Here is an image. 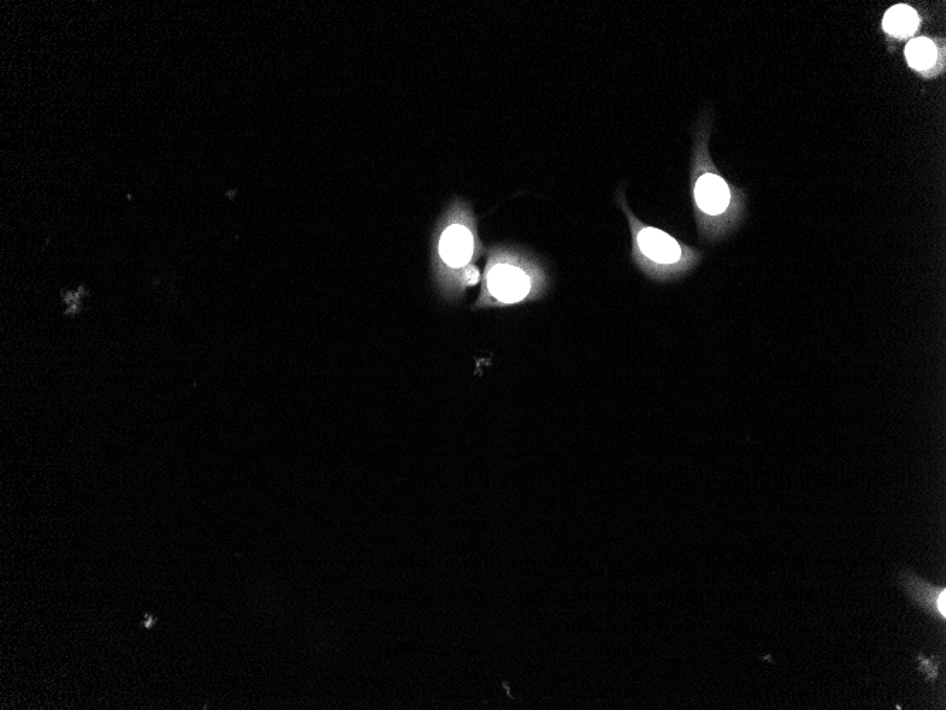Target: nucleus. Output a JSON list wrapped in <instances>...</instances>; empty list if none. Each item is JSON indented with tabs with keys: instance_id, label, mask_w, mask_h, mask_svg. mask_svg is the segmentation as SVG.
Returning a JSON list of instances; mask_svg holds the SVG:
<instances>
[{
	"instance_id": "nucleus-4",
	"label": "nucleus",
	"mask_w": 946,
	"mask_h": 710,
	"mask_svg": "<svg viewBox=\"0 0 946 710\" xmlns=\"http://www.w3.org/2000/svg\"><path fill=\"white\" fill-rule=\"evenodd\" d=\"M694 197L697 207L710 217L721 216L731 202V192L726 180L710 172L697 179Z\"/></svg>"
},
{
	"instance_id": "nucleus-6",
	"label": "nucleus",
	"mask_w": 946,
	"mask_h": 710,
	"mask_svg": "<svg viewBox=\"0 0 946 710\" xmlns=\"http://www.w3.org/2000/svg\"><path fill=\"white\" fill-rule=\"evenodd\" d=\"M905 57L913 69L925 71L934 66L938 59V49L935 43L925 37L911 40L905 49Z\"/></svg>"
},
{
	"instance_id": "nucleus-7",
	"label": "nucleus",
	"mask_w": 946,
	"mask_h": 710,
	"mask_svg": "<svg viewBox=\"0 0 946 710\" xmlns=\"http://www.w3.org/2000/svg\"><path fill=\"white\" fill-rule=\"evenodd\" d=\"M910 586V593L914 594L915 600H917L921 606L934 611L935 614H939V617L945 618L946 593L944 589H937V587H931L930 584L922 582L915 583V580Z\"/></svg>"
},
{
	"instance_id": "nucleus-1",
	"label": "nucleus",
	"mask_w": 946,
	"mask_h": 710,
	"mask_svg": "<svg viewBox=\"0 0 946 710\" xmlns=\"http://www.w3.org/2000/svg\"><path fill=\"white\" fill-rule=\"evenodd\" d=\"M482 253L475 217L464 202L457 200L438 224L432 254L435 280L445 297L455 300L479 283L481 273L476 261Z\"/></svg>"
},
{
	"instance_id": "nucleus-2",
	"label": "nucleus",
	"mask_w": 946,
	"mask_h": 710,
	"mask_svg": "<svg viewBox=\"0 0 946 710\" xmlns=\"http://www.w3.org/2000/svg\"><path fill=\"white\" fill-rule=\"evenodd\" d=\"M547 288L543 267L519 251L493 249L476 307H506L539 298Z\"/></svg>"
},
{
	"instance_id": "nucleus-5",
	"label": "nucleus",
	"mask_w": 946,
	"mask_h": 710,
	"mask_svg": "<svg viewBox=\"0 0 946 710\" xmlns=\"http://www.w3.org/2000/svg\"><path fill=\"white\" fill-rule=\"evenodd\" d=\"M920 18L917 12L908 5H897L891 8L884 16L883 27L888 35L905 39L917 32Z\"/></svg>"
},
{
	"instance_id": "nucleus-3",
	"label": "nucleus",
	"mask_w": 946,
	"mask_h": 710,
	"mask_svg": "<svg viewBox=\"0 0 946 710\" xmlns=\"http://www.w3.org/2000/svg\"><path fill=\"white\" fill-rule=\"evenodd\" d=\"M636 246L641 256L655 266H677L683 258L679 241L655 227H642L636 234Z\"/></svg>"
}]
</instances>
